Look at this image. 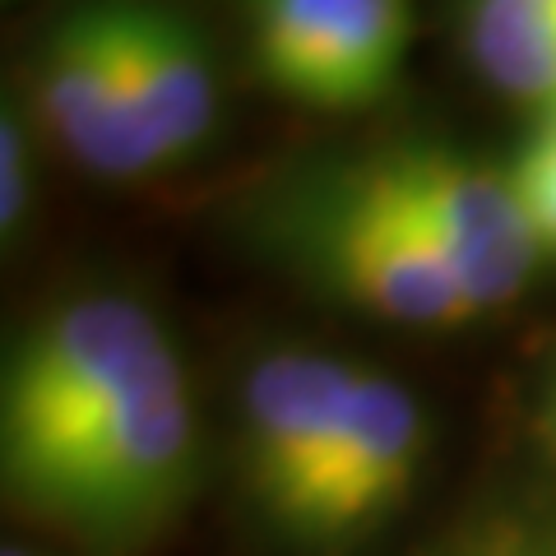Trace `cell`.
Wrapping results in <instances>:
<instances>
[{
    "instance_id": "obj_11",
    "label": "cell",
    "mask_w": 556,
    "mask_h": 556,
    "mask_svg": "<svg viewBox=\"0 0 556 556\" xmlns=\"http://www.w3.org/2000/svg\"><path fill=\"white\" fill-rule=\"evenodd\" d=\"M506 177L519 208H525V223L538 241V251L556 255V126L538 121V130L525 139V149L510 159Z\"/></svg>"
},
{
    "instance_id": "obj_4",
    "label": "cell",
    "mask_w": 556,
    "mask_h": 556,
    "mask_svg": "<svg viewBox=\"0 0 556 556\" xmlns=\"http://www.w3.org/2000/svg\"><path fill=\"white\" fill-rule=\"evenodd\" d=\"M380 195L404 214L445 260L473 311L515 302L543 260L525 223L506 167H486L450 144H408L357 159Z\"/></svg>"
},
{
    "instance_id": "obj_9",
    "label": "cell",
    "mask_w": 556,
    "mask_h": 556,
    "mask_svg": "<svg viewBox=\"0 0 556 556\" xmlns=\"http://www.w3.org/2000/svg\"><path fill=\"white\" fill-rule=\"evenodd\" d=\"M108 28L153 167L186 163L218 126V75L204 38L186 14L149 0H108Z\"/></svg>"
},
{
    "instance_id": "obj_1",
    "label": "cell",
    "mask_w": 556,
    "mask_h": 556,
    "mask_svg": "<svg viewBox=\"0 0 556 556\" xmlns=\"http://www.w3.org/2000/svg\"><path fill=\"white\" fill-rule=\"evenodd\" d=\"M190 478L195 404L177 348L163 339L10 496L47 525L130 547L186 506Z\"/></svg>"
},
{
    "instance_id": "obj_14",
    "label": "cell",
    "mask_w": 556,
    "mask_h": 556,
    "mask_svg": "<svg viewBox=\"0 0 556 556\" xmlns=\"http://www.w3.org/2000/svg\"><path fill=\"white\" fill-rule=\"evenodd\" d=\"M547 437H552V445H556V380L547 386Z\"/></svg>"
},
{
    "instance_id": "obj_17",
    "label": "cell",
    "mask_w": 556,
    "mask_h": 556,
    "mask_svg": "<svg viewBox=\"0 0 556 556\" xmlns=\"http://www.w3.org/2000/svg\"><path fill=\"white\" fill-rule=\"evenodd\" d=\"M538 5H556V0H538Z\"/></svg>"
},
{
    "instance_id": "obj_5",
    "label": "cell",
    "mask_w": 556,
    "mask_h": 556,
    "mask_svg": "<svg viewBox=\"0 0 556 556\" xmlns=\"http://www.w3.org/2000/svg\"><path fill=\"white\" fill-rule=\"evenodd\" d=\"M274 93L357 112L394 89L413 47V0H241Z\"/></svg>"
},
{
    "instance_id": "obj_3",
    "label": "cell",
    "mask_w": 556,
    "mask_h": 556,
    "mask_svg": "<svg viewBox=\"0 0 556 556\" xmlns=\"http://www.w3.org/2000/svg\"><path fill=\"white\" fill-rule=\"evenodd\" d=\"M283 237L325 288L390 325L455 329L478 316L445 260L362 177L357 159L283 200Z\"/></svg>"
},
{
    "instance_id": "obj_13",
    "label": "cell",
    "mask_w": 556,
    "mask_h": 556,
    "mask_svg": "<svg viewBox=\"0 0 556 556\" xmlns=\"http://www.w3.org/2000/svg\"><path fill=\"white\" fill-rule=\"evenodd\" d=\"M445 556H556V552L547 543H538V538L525 533V529L496 525V529H482L473 538H464V543L450 547Z\"/></svg>"
},
{
    "instance_id": "obj_8",
    "label": "cell",
    "mask_w": 556,
    "mask_h": 556,
    "mask_svg": "<svg viewBox=\"0 0 556 556\" xmlns=\"http://www.w3.org/2000/svg\"><path fill=\"white\" fill-rule=\"evenodd\" d=\"M38 108L61 149L93 177L139 181L159 172L130 112L126 84H121L108 5H84L65 14L42 38Z\"/></svg>"
},
{
    "instance_id": "obj_16",
    "label": "cell",
    "mask_w": 556,
    "mask_h": 556,
    "mask_svg": "<svg viewBox=\"0 0 556 556\" xmlns=\"http://www.w3.org/2000/svg\"><path fill=\"white\" fill-rule=\"evenodd\" d=\"M5 556H28V552H14V547H10V552H5Z\"/></svg>"
},
{
    "instance_id": "obj_10",
    "label": "cell",
    "mask_w": 556,
    "mask_h": 556,
    "mask_svg": "<svg viewBox=\"0 0 556 556\" xmlns=\"http://www.w3.org/2000/svg\"><path fill=\"white\" fill-rule=\"evenodd\" d=\"M464 42L492 89L538 108L556 98V5L464 0Z\"/></svg>"
},
{
    "instance_id": "obj_6",
    "label": "cell",
    "mask_w": 556,
    "mask_h": 556,
    "mask_svg": "<svg viewBox=\"0 0 556 556\" xmlns=\"http://www.w3.org/2000/svg\"><path fill=\"white\" fill-rule=\"evenodd\" d=\"M357 371L362 367H348L316 348H278L247 380V394H241L247 478L255 501L288 533H298L320 486Z\"/></svg>"
},
{
    "instance_id": "obj_7",
    "label": "cell",
    "mask_w": 556,
    "mask_h": 556,
    "mask_svg": "<svg viewBox=\"0 0 556 556\" xmlns=\"http://www.w3.org/2000/svg\"><path fill=\"white\" fill-rule=\"evenodd\" d=\"M427 422L417 399L380 371H357L348 417L320 486L298 525L306 543H343L376 529L390 510L404 506L422 464Z\"/></svg>"
},
{
    "instance_id": "obj_12",
    "label": "cell",
    "mask_w": 556,
    "mask_h": 556,
    "mask_svg": "<svg viewBox=\"0 0 556 556\" xmlns=\"http://www.w3.org/2000/svg\"><path fill=\"white\" fill-rule=\"evenodd\" d=\"M33 208V149H28V126L24 116H14L5 108L0 116V228L14 237V228H24Z\"/></svg>"
},
{
    "instance_id": "obj_2",
    "label": "cell",
    "mask_w": 556,
    "mask_h": 556,
    "mask_svg": "<svg viewBox=\"0 0 556 556\" xmlns=\"http://www.w3.org/2000/svg\"><path fill=\"white\" fill-rule=\"evenodd\" d=\"M163 339L159 316L126 292H79L42 311L10 348L0 386L5 486L38 473L51 450Z\"/></svg>"
},
{
    "instance_id": "obj_15",
    "label": "cell",
    "mask_w": 556,
    "mask_h": 556,
    "mask_svg": "<svg viewBox=\"0 0 556 556\" xmlns=\"http://www.w3.org/2000/svg\"><path fill=\"white\" fill-rule=\"evenodd\" d=\"M543 121H547V126H556V98H552L547 108H543Z\"/></svg>"
}]
</instances>
